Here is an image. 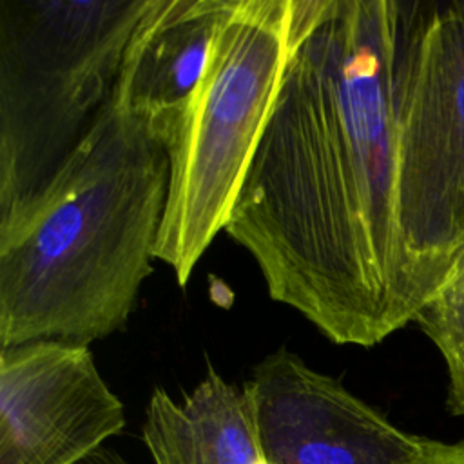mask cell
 I'll list each match as a JSON object with an SVG mask.
<instances>
[{"label": "cell", "mask_w": 464, "mask_h": 464, "mask_svg": "<svg viewBox=\"0 0 464 464\" xmlns=\"http://www.w3.org/2000/svg\"><path fill=\"white\" fill-rule=\"evenodd\" d=\"M228 0H150L114 85L118 103L165 143L196 91Z\"/></svg>", "instance_id": "obj_8"}, {"label": "cell", "mask_w": 464, "mask_h": 464, "mask_svg": "<svg viewBox=\"0 0 464 464\" xmlns=\"http://www.w3.org/2000/svg\"><path fill=\"white\" fill-rule=\"evenodd\" d=\"M82 464H129V462L114 450H109L103 446L98 451H94L91 457H87Z\"/></svg>", "instance_id": "obj_13"}, {"label": "cell", "mask_w": 464, "mask_h": 464, "mask_svg": "<svg viewBox=\"0 0 464 464\" xmlns=\"http://www.w3.org/2000/svg\"><path fill=\"white\" fill-rule=\"evenodd\" d=\"M417 464H464V440L439 442L428 439L424 455Z\"/></svg>", "instance_id": "obj_12"}, {"label": "cell", "mask_w": 464, "mask_h": 464, "mask_svg": "<svg viewBox=\"0 0 464 464\" xmlns=\"http://www.w3.org/2000/svg\"><path fill=\"white\" fill-rule=\"evenodd\" d=\"M290 0H228L205 72L167 140L170 172L154 259L185 286L225 230L276 103Z\"/></svg>", "instance_id": "obj_4"}, {"label": "cell", "mask_w": 464, "mask_h": 464, "mask_svg": "<svg viewBox=\"0 0 464 464\" xmlns=\"http://www.w3.org/2000/svg\"><path fill=\"white\" fill-rule=\"evenodd\" d=\"M150 0H0V221L85 138Z\"/></svg>", "instance_id": "obj_3"}, {"label": "cell", "mask_w": 464, "mask_h": 464, "mask_svg": "<svg viewBox=\"0 0 464 464\" xmlns=\"http://www.w3.org/2000/svg\"><path fill=\"white\" fill-rule=\"evenodd\" d=\"M141 437L154 464H270L245 388L212 368L179 401L154 388Z\"/></svg>", "instance_id": "obj_9"}, {"label": "cell", "mask_w": 464, "mask_h": 464, "mask_svg": "<svg viewBox=\"0 0 464 464\" xmlns=\"http://www.w3.org/2000/svg\"><path fill=\"white\" fill-rule=\"evenodd\" d=\"M444 359L464 348V261L413 319Z\"/></svg>", "instance_id": "obj_10"}, {"label": "cell", "mask_w": 464, "mask_h": 464, "mask_svg": "<svg viewBox=\"0 0 464 464\" xmlns=\"http://www.w3.org/2000/svg\"><path fill=\"white\" fill-rule=\"evenodd\" d=\"M165 145L114 94L47 187L0 221V348L89 346L120 330L150 274Z\"/></svg>", "instance_id": "obj_2"}, {"label": "cell", "mask_w": 464, "mask_h": 464, "mask_svg": "<svg viewBox=\"0 0 464 464\" xmlns=\"http://www.w3.org/2000/svg\"><path fill=\"white\" fill-rule=\"evenodd\" d=\"M243 388L270 464H417L424 455L428 439L286 348L261 359Z\"/></svg>", "instance_id": "obj_7"}, {"label": "cell", "mask_w": 464, "mask_h": 464, "mask_svg": "<svg viewBox=\"0 0 464 464\" xmlns=\"http://www.w3.org/2000/svg\"><path fill=\"white\" fill-rule=\"evenodd\" d=\"M397 279L404 324L464 261V0H430L402 96Z\"/></svg>", "instance_id": "obj_5"}, {"label": "cell", "mask_w": 464, "mask_h": 464, "mask_svg": "<svg viewBox=\"0 0 464 464\" xmlns=\"http://www.w3.org/2000/svg\"><path fill=\"white\" fill-rule=\"evenodd\" d=\"M428 2L290 0L279 92L225 227L268 295L337 344L404 326L402 96Z\"/></svg>", "instance_id": "obj_1"}, {"label": "cell", "mask_w": 464, "mask_h": 464, "mask_svg": "<svg viewBox=\"0 0 464 464\" xmlns=\"http://www.w3.org/2000/svg\"><path fill=\"white\" fill-rule=\"evenodd\" d=\"M444 362L448 370V410L457 417H464V348L444 359Z\"/></svg>", "instance_id": "obj_11"}, {"label": "cell", "mask_w": 464, "mask_h": 464, "mask_svg": "<svg viewBox=\"0 0 464 464\" xmlns=\"http://www.w3.org/2000/svg\"><path fill=\"white\" fill-rule=\"evenodd\" d=\"M125 410L85 344L0 348V464H82L121 433Z\"/></svg>", "instance_id": "obj_6"}]
</instances>
